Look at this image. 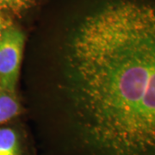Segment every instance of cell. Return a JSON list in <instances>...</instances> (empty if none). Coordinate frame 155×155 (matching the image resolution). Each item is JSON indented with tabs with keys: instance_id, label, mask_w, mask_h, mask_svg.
<instances>
[{
	"instance_id": "obj_1",
	"label": "cell",
	"mask_w": 155,
	"mask_h": 155,
	"mask_svg": "<svg viewBox=\"0 0 155 155\" xmlns=\"http://www.w3.org/2000/svg\"><path fill=\"white\" fill-rule=\"evenodd\" d=\"M72 155H155V0H105L61 53Z\"/></svg>"
},
{
	"instance_id": "obj_2",
	"label": "cell",
	"mask_w": 155,
	"mask_h": 155,
	"mask_svg": "<svg viewBox=\"0 0 155 155\" xmlns=\"http://www.w3.org/2000/svg\"><path fill=\"white\" fill-rule=\"evenodd\" d=\"M25 36L12 26L0 37V88L15 93L22 62Z\"/></svg>"
},
{
	"instance_id": "obj_3",
	"label": "cell",
	"mask_w": 155,
	"mask_h": 155,
	"mask_svg": "<svg viewBox=\"0 0 155 155\" xmlns=\"http://www.w3.org/2000/svg\"><path fill=\"white\" fill-rule=\"evenodd\" d=\"M0 155H35L27 137L16 127H0Z\"/></svg>"
},
{
	"instance_id": "obj_4",
	"label": "cell",
	"mask_w": 155,
	"mask_h": 155,
	"mask_svg": "<svg viewBox=\"0 0 155 155\" xmlns=\"http://www.w3.org/2000/svg\"><path fill=\"white\" fill-rule=\"evenodd\" d=\"M41 0H0V13L21 18L34 10Z\"/></svg>"
},
{
	"instance_id": "obj_5",
	"label": "cell",
	"mask_w": 155,
	"mask_h": 155,
	"mask_svg": "<svg viewBox=\"0 0 155 155\" xmlns=\"http://www.w3.org/2000/svg\"><path fill=\"white\" fill-rule=\"evenodd\" d=\"M21 107L15 93L0 88V125L18 116Z\"/></svg>"
},
{
	"instance_id": "obj_6",
	"label": "cell",
	"mask_w": 155,
	"mask_h": 155,
	"mask_svg": "<svg viewBox=\"0 0 155 155\" xmlns=\"http://www.w3.org/2000/svg\"><path fill=\"white\" fill-rule=\"evenodd\" d=\"M12 26H13V22L11 21V17L0 13V37L8 28H10Z\"/></svg>"
}]
</instances>
